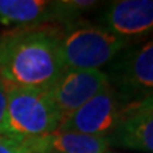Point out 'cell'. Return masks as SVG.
<instances>
[{"mask_svg":"<svg viewBox=\"0 0 153 153\" xmlns=\"http://www.w3.org/2000/svg\"><path fill=\"white\" fill-rule=\"evenodd\" d=\"M60 37L49 28H21L0 37V80L49 91L65 71Z\"/></svg>","mask_w":153,"mask_h":153,"instance_id":"6da1fadb","label":"cell"},{"mask_svg":"<svg viewBox=\"0 0 153 153\" xmlns=\"http://www.w3.org/2000/svg\"><path fill=\"white\" fill-rule=\"evenodd\" d=\"M7 85V115L0 135L35 138L59 129L63 115L47 91Z\"/></svg>","mask_w":153,"mask_h":153,"instance_id":"7a4b0ae2","label":"cell"},{"mask_svg":"<svg viewBox=\"0 0 153 153\" xmlns=\"http://www.w3.org/2000/svg\"><path fill=\"white\" fill-rule=\"evenodd\" d=\"M130 44L102 26L76 27L60 37L65 70H101Z\"/></svg>","mask_w":153,"mask_h":153,"instance_id":"3957f363","label":"cell"},{"mask_svg":"<svg viewBox=\"0 0 153 153\" xmlns=\"http://www.w3.org/2000/svg\"><path fill=\"white\" fill-rule=\"evenodd\" d=\"M105 73L126 108L149 97L153 94V38L126 46Z\"/></svg>","mask_w":153,"mask_h":153,"instance_id":"277c9868","label":"cell"},{"mask_svg":"<svg viewBox=\"0 0 153 153\" xmlns=\"http://www.w3.org/2000/svg\"><path fill=\"white\" fill-rule=\"evenodd\" d=\"M125 103L107 84L82 107L66 116L57 130L107 138L125 117Z\"/></svg>","mask_w":153,"mask_h":153,"instance_id":"5b68a950","label":"cell"},{"mask_svg":"<svg viewBox=\"0 0 153 153\" xmlns=\"http://www.w3.org/2000/svg\"><path fill=\"white\" fill-rule=\"evenodd\" d=\"M107 84L108 78L103 70H65L47 92L64 120Z\"/></svg>","mask_w":153,"mask_h":153,"instance_id":"8992f818","label":"cell"},{"mask_svg":"<svg viewBox=\"0 0 153 153\" xmlns=\"http://www.w3.org/2000/svg\"><path fill=\"white\" fill-rule=\"evenodd\" d=\"M102 27L131 40L153 32V0H115L100 16Z\"/></svg>","mask_w":153,"mask_h":153,"instance_id":"52a82bcc","label":"cell"},{"mask_svg":"<svg viewBox=\"0 0 153 153\" xmlns=\"http://www.w3.org/2000/svg\"><path fill=\"white\" fill-rule=\"evenodd\" d=\"M0 22L5 26L36 28L47 22L65 23L60 1L0 0Z\"/></svg>","mask_w":153,"mask_h":153,"instance_id":"ba28073f","label":"cell"},{"mask_svg":"<svg viewBox=\"0 0 153 153\" xmlns=\"http://www.w3.org/2000/svg\"><path fill=\"white\" fill-rule=\"evenodd\" d=\"M35 153H111L107 138L74 131H59L28 138Z\"/></svg>","mask_w":153,"mask_h":153,"instance_id":"9c48e42d","label":"cell"},{"mask_svg":"<svg viewBox=\"0 0 153 153\" xmlns=\"http://www.w3.org/2000/svg\"><path fill=\"white\" fill-rule=\"evenodd\" d=\"M111 147L153 153V111L126 116L107 137Z\"/></svg>","mask_w":153,"mask_h":153,"instance_id":"30bf717a","label":"cell"},{"mask_svg":"<svg viewBox=\"0 0 153 153\" xmlns=\"http://www.w3.org/2000/svg\"><path fill=\"white\" fill-rule=\"evenodd\" d=\"M0 153H35L28 138L0 135Z\"/></svg>","mask_w":153,"mask_h":153,"instance_id":"8fae6325","label":"cell"},{"mask_svg":"<svg viewBox=\"0 0 153 153\" xmlns=\"http://www.w3.org/2000/svg\"><path fill=\"white\" fill-rule=\"evenodd\" d=\"M147 111H153V94H151L149 97H147L146 100H143L142 102L130 106L125 110V117L133 114H139V112H147ZM124 117V119H125ZM123 119V120H124Z\"/></svg>","mask_w":153,"mask_h":153,"instance_id":"7c38bea8","label":"cell"},{"mask_svg":"<svg viewBox=\"0 0 153 153\" xmlns=\"http://www.w3.org/2000/svg\"><path fill=\"white\" fill-rule=\"evenodd\" d=\"M7 105H8V97H7V85L0 80V133H1V128L4 125V120H5L7 115Z\"/></svg>","mask_w":153,"mask_h":153,"instance_id":"4fadbf2b","label":"cell"}]
</instances>
